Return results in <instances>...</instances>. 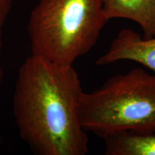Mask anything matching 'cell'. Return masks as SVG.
<instances>
[{
    "label": "cell",
    "instance_id": "obj_1",
    "mask_svg": "<svg viewBox=\"0 0 155 155\" xmlns=\"http://www.w3.org/2000/svg\"><path fill=\"white\" fill-rule=\"evenodd\" d=\"M83 91L73 65L30 55L19 68L13 114L21 139L38 155H85L88 137L81 124Z\"/></svg>",
    "mask_w": 155,
    "mask_h": 155
},
{
    "label": "cell",
    "instance_id": "obj_2",
    "mask_svg": "<svg viewBox=\"0 0 155 155\" xmlns=\"http://www.w3.org/2000/svg\"><path fill=\"white\" fill-rule=\"evenodd\" d=\"M108 22L103 0H39L28 23L31 55L73 65L96 45Z\"/></svg>",
    "mask_w": 155,
    "mask_h": 155
},
{
    "label": "cell",
    "instance_id": "obj_3",
    "mask_svg": "<svg viewBox=\"0 0 155 155\" xmlns=\"http://www.w3.org/2000/svg\"><path fill=\"white\" fill-rule=\"evenodd\" d=\"M80 114L85 130L102 139L155 134V74L137 68L109 78L93 92H83Z\"/></svg>",
    "mask_w": 155,
    "mask_h": 155
},
{
    "label": "cell",
    "instance_id": "obj_4",
    "mask_svg": "<svg viewBox=\"0 0 155 155\" xmlns=\"http://www.w3.org/2000/svg\"><path fill=\"white\" fill-rule=\"evenodd\" d=\"M121 61L137 62L155 73V37L144 39L131 29H123L96 63L104 66Z\"/></svg>",
    "mask_w": 155,
    "mask_h": 155
},
{
    "label": "cell",
    "instance_id": "obj_5",
    "mask_svg": "<svg viewBox=\"0 0 155 155\" xmlns=\"http://www.w3.org/2000/svg\"><path fill=\"white\" fill-rule=\"evenodd\" d=\"M104 12L108 21L129 19L139 25L143 38L155 37V0H103Z\"/></svg>",
    "mask_w": 155,
    "mask_h": 155
},
{
    "label": "cell",
    "instance_id": "obj_6",
    "mask_svg": "<svg viewBox=\"0 0 155 155\" xmlns=\"http://www.w3.org/2000/svg\"><path fill=\"white\" fill-rule=\"evenodd\" d=\"M104 139L106 155H155V134L121 132Z\"/></svg>",
    "mask_w": 155,
    "mask_h": 155
},
{
    "label": "cell",
    "instance_id": "obj_7",
    "mask_svg": "<svg viewBox=\"0 0 155 155\" xmlns=\"http://www.w3.org/2000/svg\"><path fill=\"white\" fill-rule=\"evenodd\" d=\"M13 0H0V86L3 81L5 71L2 63V31L7 17L12 10Z\"/></svg>",
    "mask_w": 155,
    "mask_h": 155
}]
</instances>
